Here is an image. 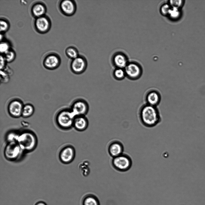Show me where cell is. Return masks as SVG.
<instances>
[{"label": "cell", "mask_w": 205, "mask_h": 205, "mask_svg": "<svg viewBox=\"0 0 205 205\" xmlns=\"http://www.w3.org/2000/svg\"><path fill=\"white\" fill-rule=\"evenodd\" d=\"M89 124V121L86 116H76L74 119L73 128L77 131H83L87 129Z\"/></svg>", "instance_id": "obj_17"}, {"label": "cell", "mask_w": 205, "mask_h": 205, "mask_svg": "<svg viewBox=\"0 0 205 205\" xmlns=\"http://www.w3.org/2000/svg\"><path fill=\"white\" fill-rule=\"evenodd\" d=\"M75 155L76 151L74 146L71 144H67L64 146L61 150L59 157L62 163L68 164L73 161Z\"/></svg>", "instance_id": "obj_10"}, {"label": "cell", "mask_w": 205, "mask_h": 205, "mask_svg": "<svg viewBox=\"0 0 205 205\" xmlns=\"http://www.w3.org/2000/svg\"><path fill=\"white\" fill-rule=\"evenodd\" d=\"M0 69L1 70H3L5 67L6 62V61L3 55H1L0 57Z\"/></svg>", "instance_id": "obj_30"}, {"label": "cell", "mask_w": 205, "mask_h": 205, "mask_svg": "<svg viewBox=\"0 0 205 205\" xmlns=\"http://www.w3.org/2000/svg\"><path fill=\"white\" fill-rule=\"evenodd\" d=\"M112 63L115 68H124L129 62L127 56L121 52L115 53L113 56Z\"/></svg>", "instance_id": "obj_14"}, {"label": "cell", "mask_w": 205, "mask_h": 205, "mask_svg": "<svg viewBox=\"0 0 205 205\" xmlns=\"http://www.w3.org/2000/svg\"><path fill=\"white\" fill-rule=\"evenodd\" d=\"M113 76L116 80L121 81L126 77V74L124 68H115L113 72Z\"/></svg>", "instance_id": "obj_21"}, {"label": "cell", "mask_w": 205, "mask_h": 205, "mask_svg": "<svg viewBox=\"0 0 205 205\" xmlns=\"http://www.w3.org/2000/svg\"><path fill=\"white\" fill-rule=\"evenodd\" d=\"M111 163L113 167L116 170L121 172H125L131 168L132 161L128 154L123 153L113 158Z\"/></svg>", "instance_id": "obj_4"}, {"label": "cell", "mask_w": 205, "mask_h": 205, "mask_svg": "<svg viewBox=\"0 0 205 205\" xmlns=\"http://www.w3.org/2000/svg\"><path fill=\"white\" fill-rule=\"evenodd\" d=\"M90 166L89 161L86 160L80 162L78 164V167L81 175L87 177L90 172Z\"/></svg>", "instance_id": "obj_19"}, {"label": "cell", "mask_w": 205, "mask_h": 205, "mask_svg": "<svg viewBox=\"0 0 205 205\" xmlns=\"http://www.w3.org/2000/svg\"><path fill=\"white\" fill-rule=\"evenodd\" d=\"M59 7L62 13L68 16L74 15L77 10L76 3L73 0L61 1L60 3Z\"/></svg>", "instance_id": "obj_11"}, {"label": "cell", "mask_w": 205, "mask_h": 205, "mask_svg": "<svg viewBox=\"0 0 205 205\" xmlns=\"http://www.w3.org/2000/svg\"><path fill=\"white\" fill-rule=\"evenodd\" d=\"M23 151L17 142H12L8 143L5 147L4 153L8 159L14 160L19 157Z\"/></svg>", "instance_id": "obj_9"}, {"label": "cell", "mask_w": 205, "mask_h": 205, "mask_svg": "<svg viewBox=\"0 0 205 205\" xmlns=\"http://www.w3.org/2000/svg\"><path fill=\"white\" fill-rule=\"evenodd\" d=\"M34 26L36 30L41 33L47 32L51 26L50 20L45 15L36 18L34 22Z\"/></svg>", "instance_id": "obj_13"}, {"label": "cell", "mask_w": 205, "mask_h": 205, "mask_svg": "<svg viewBox=\"0 0 205 205\" xmlns=\"http://www.w3.org/2000/svg\"><path fill=\"white\" fill-rule=\"evenodd\" d=\"M65 52L67 56L72 60L77 57L79 55L78 50L75 47L70 46L67 47Z\"/></svg>", "instance_id": "obj_23"}, {"label": "cell", "mask_w": 205, "mask_h": 205, "mask_svg": "<svg viewBox=\"0 0 205 205\" xmlns=\"http://www.w3.org/2000/svg\"><path fill=\"white\" fill-rule=\"evenodd\" d=\"M24 105L22 101L19 99L12 100L8 106V110L10 115L14 118L22 116Z\"/></svg>", "instance_id": "obj_12"}, {"label": "cell", "mask_w": 205, "mask_h": 205, "mask_svg": "<svg viewBox=\"0 0 205 205\" xmlns=\"http://www.w3.org/2000/svg\"><path fill=\"white\" fill-rule=\"evenodd\" d=\"M181 15V12L179 9L171 7L168 16L171 19L176 20L179 19Z\"/></svg>", "instance_id": "obj_24"}, {"label": "cell", "mask_w": 205, "mask_h": 205, "mask_svg": "<svg viewBox=\"0 0 205 205\" xmlns=\"http://www.w3.org/2000/svg\"><path fill=\"white\" fill-rule=\"evenodd\" d=\"M88 65L87 60L82 55H79L71 62L70 68L74 74L79 75L83 73L86 70Z\"/></svg>", "instance_id": "obj_8"}, {"label": "cell", "mask_w": 205, "mask_h": 205, "mask_svg": "<svg viewBox=\"0 0 205 205\" xmlns=\"http://www.w3.org/2000/svg\"><path fill=\"white\" fill-rule=\"evenodd\" d=\"M31 12L33 16L36 18L45 15L46 11L45 5L42 3L36 2L31 8Z\"/></svg>", "instance_id": "obj_18"}, {"label": "cell", "mask_w": 205, "mask_h": 205, "mask_svg": "<svg viewBox=\"0 0 205 205\" xmlns=\"http://www.w3.org/2000/svg\"><path fill=\"white\" fill-rule=\"evenodd\" d=\"M3 55L7 62L8 63L13 62L16 56L14 51L11 49Z\"/></svg>", "instance_id": "obj_25"}, {"label": "cell", "mask_w": 205, "mask_h": 205, "mask_svg": "<svg viewBox=\"0 0 205 205\" xmlns=\"http://www.w3.org/2000/svg\"><path fill=\"white\" fill-rule=\"evenodd\" d=\"M70 108L75 116H86L89 110V105L85 99L77 98L73 101Z\"/></svg>", "instance_id": "obj_7"}, {"label": "cell", "mask_w": 205, "mask_h": 205, "mask_svg": "<svg viewBox=\"0 0 205 205\" xmlns=\"http://www.w3.org/2000/svg\"><path fill=\"white\" fill-rule=\"evenodd\" d=\"M124 149L123 144L119 141L116 140L111 141L107 147L108 153L113 158L123 153Z\"/></svg>", "instance_id": "obj_15"}, {"label": "cell", "mask_w": 205, "mask_h": 205, "mask_svg": "<svg viewBox=\"0 0 205 205\" xmlns=\"http://www.w3.org/2000/svg\"><path fill=\"white\" fill-rule=\"evenodd\" d=\"M10 44L5 41H1L0 44V51L1 54L3 55L10 49Z\"/></svg>", "instance_id": "obj_28"}, {"label": "cell", "mask_w": 205, "mask_h": 205, "mask_svg": "<svg viewBox=\"0 0 205 205\" xmlns=\"http://www.w3.org/2000/svg\"><path fill=\"white\" fill-rule=\"evenodd\" d=\"M162 98L160 91L156 88L151 87L145 92L143 99L144 103L147 104L158 107L160 103Z\"/></svg>", "instance_id": "obj_6"}, {"label": "cell", "mask_w": 205, "mask_h": 205, "mask_svg": "<svg viewBox=\"0 0 205 205\" xmlns=\"http://www.w3.org/2000/svg\"><path fill=\"white\" fill-rule=\"evenodd\" d=\"M83 205H99V203L95 196L92 194H88L84 198Z\"/></svg>", "instance_id": "obj_22"}, {"label": "cell", "mask_w": 205, "mask_h": 205, "mask_svg": "<svg viewBox=\"0 0 205 205\" xmlns=\"http://www.w3.org/2000/svg\"><path fill=\"white\" fill-rule=\"evenodd\" d=\"M124 69L126 77L131 80L135 81L139 80L141 77L143 73L142 66L136 61L129 62Z\"/></svg>", "instance_id": "obj_5"}, {"label": "cell", "mask_w": 205, "mask_h": 205, "mask_svg": "<svg viewBox=\"0 0 205 205\" xmlns=\"http://www.w3.org/2000/svg\"><path fill=\"white\" fill-rule=\"evenodd\" d=\"M34 108L31 104H27L24 105L23 109L22 116L24 118H28L34 113Z\"/></svg>", "instance_id": "obj_20"}, {"label": "cell", "mask_w": 205, "mask_h": 205, "mask_svg": "<svg viewBox=\"0 0 205 205\" xmlns=\"http://www.w3.org/2000/svg\"><path fill=\"white\" fill-rule=\"evenodd\" d=\"M75 116L70 108H65L58 113L56 121L61 128L65 130H70L73 128Z\"/></svg>", "instance_id": "obj_2"}, {"label": "cell", "mask_w": 205, "mask_h": 205, "mask_svg": "<svg viewBox=\"0 0 205 205\" xmlns=\"http://www.w3.org/2000/svg\"><path fill=\"white\" fill-rule=\"evenodd\" d=\"M137 116L141 124L145 127L152 128L160 124L162 120L160 112L158 107L144 103L139 107Z\"/></svg>", "instance_id": "obj_1"}, {"label": "cell", "mask_w": 205, "mask_h": 205, "mask_svg": "<svg viewBox=\"0 0 205 205\" xmlns=\"http://www.w3.org/2000/svg\"><path fill=\"white\" fill-rule=\"evenodd\" d=\"M35 205H47L44 202L42 201H40L37 203Z\"/></svg>", "instance_id": "obj_31"}, {"label": "cell", "mask_w": 205, "mask_h": 205, "mask_svg": "<svg viewBox=\"0 0 205 205\" xmlns=\"http://www.w3.org/2000/svg\"><path fill=\"white\" fill-rule=\"evenodd\" d=\"M61 60L60 57L55 54H49L45 57L43 61V65L46 68L53 70L60 65Z\"/></svg>", "instance_id": "obj_16"}, {"label": "cell", "mask_w": 205, "mask_h": 205, "mask_svg": "<svg viewBox=\"0 0 205 205\" xmlns=\"http://www.w3.org/2000/svg\"><path fill=\"white\" fill-rule=\"evenodd\" d=\"M171 7L168 3L164 4L161 6L160 9L161 14L164 16H168Z\"/></svg>", "instance_id": "obj_29"}, {"label": "cell", "mask_w": 205, "mask_h": 205, "mask_svg": "<svg viewBox=\"0 0 205 205\" xmlns=\"http://www.w3.org/2000/svg\"><path fill=\"white\" fill-rule=\"evenodd\" d=\"M9 28V24L7 21L4 19H0V31L1 33H4L7 32Z\"/></svg>", "instance_id": "obj_27"}, {"label": "cell", "mask_w": 205, "mask_h": 205, "mask_svg": "<svg viewBox=\"0 0 205 205\" xmlns=\"http://www.w3.org/2000/svg\"><path fill=\"white\" fill-rule=\"evenodd\" d=\"M185 1L182 0H170L168 1L167 3L172 8L180 9L184 5Z\"/></svg>", "instance_id": "obj_26"}, {"label": "cell", "mask_w": 205, "mask_h": 205, "mask_svg": "<svg viewBox=\"0 0 205 205\" xmlns=\"http://www.w3.org/2000/svg\"><path fill=\"white\" fill-rule=\"evenodd\" d=\"M17 142L23 151H29L36 146L37 140L33 132L25 131L19 134Z\"/></svg>", "instance_id": "obj_3"}]
</instances>
